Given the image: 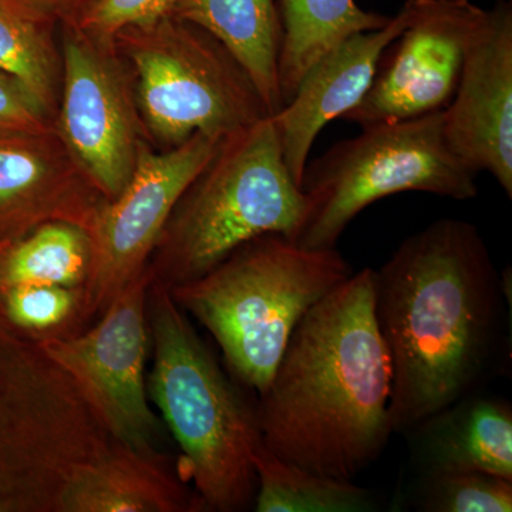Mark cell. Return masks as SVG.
<instances>
[{"label": "cell", "instance_id": "cell-20", "mask_svg": "<svg viewBox=\"0 0 512 512\" xmlns=\"http://www.w3.org/2000/svg\"><path fill=\"white\" fill-rule=\"evenodd\" d=\"M92 264L86 229L47 222L6 244L0 252V285H57L83 289Z\"/></svg>", "mask_w": 512, "mask_h": 512}, {"label": "cell", "instance_id": "cell-25", "mask_svg": "<svg viewBox=\"0 0 512 512\" xmlns=\"http://www.w3.org/2000/svg\"><path fill=\"white\" fill-rule=\"evenodd\" d=\"M53 131H56L55 120L15 77L0 70V136Z\"/></svg>", "mask_w": 512, "mask_h": 512}, {"label": "cell", "instance_id": "cell-18", "mask_svg": "<svg viewBox=\"0 0 512 512\" xmlns=\"http://www.w3.org/2000/svg\"><path fill=\"white\" fill-rule=\"evenodd\" d=\"M276 6L282 26L278 77L284 104L330 49L356 33L383 28L392 19L359 8L355 0H276Z\"/></svg>", "mask_w": 512, "mask_h": 512}, {"label": "cell", "instance_id": "cell-12", "mask_svg": "<svg viewBox=\"0 0 512 512\" xmlns=\"http://www.w3.org/2000/svg\"><path fill=\"white\" fill-rule=\"evenodd\" d=\"M448 146L474 173L485 171L512 198V6L485 10L456 93L443 111Z\"/></svg>", "mask_w": 512, "mask_h": 512}, {"label": "cell", "instance_id": "cell-11", "mask_svg": "<svg viewBox=\"0 0 512 512\" xmlns=\"http://www.w3.org/2000/svg\"><path fill=\"white\" fill-rule=\"evenodd\" d=\"M409 22L384 49L366 96L343 119L357 126L443 111L456 93L485 9L471 0H406Z\"/></svg>", "mask_w": 512, "mask_h": 512}, {"label": "cell", "instance_id": "cell-3", "mask_svg": "<svg viewBox=\"0 0 512 512\" xmlns=\"http://www.w3.org/2000/svg\"><path fill=\"white\" fill-rule=\"evenodd\" d=\"M153 370L150 402L180 448L178 473L194 485L204 510L254 507L255 454L262 446L258 409L205 346L164 286L151 285L147 303Z\"/></svg>", "mask_w": 512, "mask_h": 512}, {"label": "cell", "instance_id": "cell-17", "mask_svg": "<svg viewBox=\"0 0 512 512\" xmlns=\"http://www.w3.org/2000/svg\"><path fill=\"white\" fill-rule=\"evenodd\" d=\"M173 16L205 30L227 49L271 116L282 109L278 77L282 26L276 0H180Z\"/></svg>", "mask_w": 512, "mask_h": 512}, {"label": "cell", "instance_id": "cell-6", "mask_svg": "<svg viewBox=\"0 0 512 512\" xmlns=\"http://www.w3.org/2000/svg\"><path fill=\"white\" fill-rule=\"evenodd\" d=\"M443 111L362 127L356 137L333 144L306 164L299 185L306 217L296 242L309 249L336 248L360 212L399 192L476 198L478 174L448 146Z\"/></svg>", "mask_w": 512, "mask_h": 512}, {"label": "cell", "instance_id": "cell-21", "mask_svg": "<svg viewBox=\"0 0 512 512\" xmlns=\"http://www.w3.org/2000/svg\"><path fill=\"white\" fill-rule=\"evenodd\" d=\"M256 512H370L375 495L349 480L312 473L272 454L262 444L254 460Z\"/></svg>", "mask_w": 512, "mask_h": 512}, {"label": "cell", "instance_id": "cell-26", "mask_svg": "<svg viewBox=\"0 0 512 512\" xmlns=\"http://www.w3.org/2000/svg\"><path fill=\"white\" fill-rule=\"evenodd\" d=\"M29 5L52 19L57 25L72 23L94 0H26Z\"/></svg>", "mask_w": 512, "mask_h": 512}, {"label": "cell", "instance_id": "cell-10", "mask_svg": "<svg viewBox=\"0 0 512 512\" xmlns=\"http://www.w3.org/2000/svg\"><path fill=\"white\" fill-rule=\"evenodd\" d=\"M62 87L56 131L90 184L114 200L146 141L131 74L113 42L62 25Z\"/></svg>", "mask_w": 512, "mask_h": 512}, {"label": "cell", "instance_id": "cell-24", "mask_svg": "<svg viewBox=\"0 0 512 512\" xmlns=\"http://www.w3.org/2000/svg\"><path fill=\"white\" fill-rule=\"evenodd\" d=\"M180 0H94L67 25L101 42H113L120 30L173 16Z\"/></svg>", "mask_w": 512, "mask_h": 512}, {"label": "cell", "instance_id": "cell-16", "mask_svg": "<svg viewBox=\"0 0 512 512\" xmlns=\"http://www.w3.org/2000/svg\"><path fill=\"white\" fill-rule=\"evenodd\" d=\"M204 511L197 494L163 454H148L117 441L67 484L60 512Z\"/></svg>", "mask_w": 512, "mask_h": 512}, {"label": "cell", "instance_id": "cell-15", "mask_svg": "<svg viewBox=\"0 0 512 512\" xmlns=\"http://www.w3.org/2000/svg\"><path fill=\"white\" fill-rule=\"evenodd\" d=\"M421 474L480 471L512 480L511 404L470 396L409 430Z\"/></svg>", "mask_w": 512, "mask_h": 512}, {"label": "cell", "instance_id": "cell-2", "mask_svg": "<svg viewBox=\"0 0 512 512\" xmlns=\"http://www.w3.org/2000/svg\"><path fill=\"white\" fill-rule=\"evenodd\" d=\"M375 269L353 272L303 316L259 396L262 443L281 460L352 481L392 436V367L373 311Z\"/></svg>", "mask_w": 512, "mask_h": 512}, {"label": "cell", "instance_id": "cell-8", "mask_svg": "<svg viewBox=\"0 0 512 512\" xmlns=\"http://www.w3.org/2000/svg\"><path fill=\"white\" fill-rule=\"evenodd\" d=\"M151 285L153 275L146 268L110 302L93 328L43 336L37 343L72 377L114 439L157 454L163 424L151 410L146 379Z\"/></svg>", "mask_w": 512, "mask_h": 512}, {"label": "cell", "instance_id": "cell-19", "mask_svg": "<svg viewBox=\"0 0 512 512\" xmlns=\"http://www.w3.org/2000/svg\"><path fill=\"white\" fill-rule=\"evenodd\" d=\"M56 25L26 0H0V70L15 77L53 120L62 87Z\"/></svg>", "mask_w": 512, "mask_h": 512}, {"label": "cell", "instance_id": "cell-23", "mask_svg": "<svg viewBox=\"0 0 512 512\" xmlns=\"http://www.w3.org/2000/svg\"><path fill=\"white\" fill-rule=\"evenodd\" d=\"M5 308L13 325L56 335L82 311V289L57 285H18L6 289Z\"/></svg>", "mask_w": 512, "mask_h": 512}, {"label": "cell", "instance_id": "cell-14", "mask_svg": "<svg viewBox=\"0 0 512 512\" xmlns=\"http://www.w3.org/2000/svg\"><path fill=\"white\" fill-rule=\"evenodd\" d=\"M409 22L402 9L383 28L356 33L330 49L306 72L298 89L272 116L289 173L301 185L309 154L320 131L343 119L366 96L387 46Z\"/></svg>", "mask_w": 512, "mask_h": 512}, {"label": "cell", "instance_id": "cell-22", "mask_svg": "<svg viewBox=\"0 0 512 512\" xmlns=\"http://www.w3.org/2000/svg\"><path fill=\"white\" fill-rule=\"evenodd\" d=\"M416 507L424 512H511L512 480L480 471L421 474Z\"/></svg>", "mask_w": 512, "mask_h": 512}, {"label": "cell", "instance_id": "cell-9", "mask_svg": "<svg viewBox=\"0 0 512 512\" xmlns=\"http://www.w3.org/2000/svg\"><path fill=\"white\" fill-rule=\"evenodd\" d=\"M224 138L197 133L161 153L144 143L136 168L114 200H104L89 231L92 264L80 320L103 313L148 266L175 205L217 154Z\"/></svg>", "mask_w": 512, "mask_h": 512}, {"label": "cell", "instance_id": "cell-4", "mask_svg": "<svg viewBox=\"0 0 512 512\" xmlns=\"http://www.w3.org/2000/svg\"><path fill=\"white\" fill-rule=\"evenodd\" d=\"M352 274L336 248L266 234L168 292L211 333L235 379L261 396L303 316Z\"/></svg>", "mask_w": 512, "mask_h": 512}, {"label": "cell", "instance_id": "cell-5", "mask_svg": "<svg viewBox=\"0 0 512 512\" xmlns=\"http://www.w3.org/2000/svg\"><path fill=\"white\" fill-rule=\"evenodd\" d=\"M306 197L289 173L272 116L229 134L175 205L147 268L170 289L210 272L252 239L296 242Z\"/></svg>", "mask_w": 512, "mask_h": 512}, {"label": "cell", "instance_id": "cell-13", "mask_svg": "<svg viewBox=\"0 0 512 512\" xmlns=\"http://www.w3.org/2000/svg\"><path fill=\"white\" fill-rule=\"evenodd\" d=\"M106 198L57 136H0V239L15 241L47 222L90 228Z\"/></svg>", "mask_w": 512, "mask_h": 512}, {"label": "cell", "instance_id": "cell-1", "mask_svg": "<svg viewBox=\"0 0 512 512\" xmlns=\"http://www.w3.org/2000/svg\"><path fill=\"white\" fill-rule=\"evenodd\" d=\"M507 282L476 225L457 218L414 232L375 269L393 433L470 396L494 370L505 342Z\"/></svg>", "mask_w": 512, "mask_h": 512}, {"label": "cell", "instance_id": "cell-7", "mask_svg": "<svg viewBox=\"0 0 512 512\" xmlns=\"http://www.w3.org/2000/svg\"><path fill=\"white\" fill-rule=\"evenodd\" d=\"M113 43L130 63L144 131L167 148L197 133L225 138L271 116L227 49L177 16L120 30Z\"/></svg>", "mask_w": 512, "mask_h": 512}]
</instances>
